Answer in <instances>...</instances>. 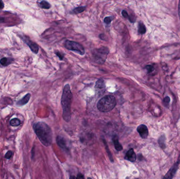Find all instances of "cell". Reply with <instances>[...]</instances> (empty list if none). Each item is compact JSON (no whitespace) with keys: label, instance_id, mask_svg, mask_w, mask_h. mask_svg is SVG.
Masks as SVG:
<instances>
[{"label":"cell","instance_id":"8992f818","mask_svg":"<svg viewBox=\"0 0 180 179\" xmlns=\"http://www.w3.org/2000/svg\"><path fill=\"white\" fill-rule=\"evenodd\" d=\"M95 91L99 97L104 94L105 91V85L102 79H100L97 81L95 85Z\"/></svg>","mask_w":180,"mask_h":179},{"label":"cell","instance_id":"e0dca14e","mask_svg":"<svg viewBox=\"0 0 180 179\" xmlns=\"http://www.w3.org/2000/svg\"><path fill=\"white\" fill-rule=\"evenodd\" d=\"M85 6H80V7H78V8H76L73 10V12H74L75 14H79L81 13L82 12L84 11L85 10Z\"/></svg>","mask_w":180,"mask_h":179},{"label":"cell","instance_id":"603a6c76","mask_svg":"<svg viewBox=\"0 0 180 179\" xmlns=\"http://www.w3.org/2000/svg\"><path fill=\"white\" fill-rule=\"evenodd\" d=\"M145 68H146L147 70H148V73H150V72H152L153 70V66H151V65H148V66H146L145 67Z\"/></svg>","mask_w":180,"mask_h":179},{"label":"cell","instance_id":"9a60e30c","mask_svg":"<svg viewBox=\"0 0 180 179\" xmlns=\"http://www.w3.org/2000/svg\"><path fill=\"white\" fill-rule=\"evenodd\" d=\"M40 6L44 9H49L50 8H51V5L50 4L49 2L46 1H42L41 2H40Z\"/></svg>","mask_w":180,"mask_h":179},{"label":"cell","instance_id":"f546056e","mask_svg":"<svg viewBox=\"0 0 180 179\" xmlns=\"http://www.w3.org/2000/svg\"><path fill=\"white\" fill-rule=\"evenodd\" d=\"M178 163H180V156H179V158H178Z\"/></svg>","mask_w":180,"mask_h":179},{"label":"cell","instance_id":"ba28073f","mask_svg":"<svg viewBox=\"0 0 180 179\" xmlns=\"http://www.w3.org/2000/svg\"><path fill=\"white\" fill-rule=\"evenodd\" d=\"M137 131L143 139H146L149 134V131L147 127L144 124H141L137 128Z\"/></svg>","mask_w":180,"mask_h":179},{"label":"cell","instance_id":"6da1fadb","mask_svg":"<svg viewBox=\"0 0 180 179\" xmlns=\"http://www.w3.org/2000/svg\"><path fill=\"white\" fill-rule=\"evenodd\" d=\"M34 132L36 134L41 143L49 147L52 142V131L51 129L46 123L38 122L33 126Z\"/></svg>","mask_w":180,"mask_h":179},{"label":"cell","instance_id":"52a82bcc","mask_svg":"<svg viewBox=\"0 0 180 179\" xmlns=\"http://www.w3.org/2000/svg\"><path fill=\"white\" fill-rule=\"evenodd\" d=\"M22 39L24 41L25 43L29 46V47L30 48L31 50L32 51L33 53L35 54H37L38 53L39 50V47L36 43L33 42L32 41H31L28 38H27L26 36H23Z\"/></svg>","mask_w":180,"mask_h":179},{"label":"cell","instance_id":"d6986e66","mask_svg":"<svg viewBox=\"0 0 180 179\" xmlns=\"http://www.w3.org/2000/svg\"><path fill=\"white\" fill-rule=\"evenodd\" d=\"M105 147H106V152H107L108 154V156H109V158H110V160L112 161V162H113V157H112L111 153L110 152V150H109V149H108V145H107L105 143Z\"/></svg>","mask_w":180,"mask_h":179},{"label":"cell","instance_id":"7402d4cb","mask_svg":"<svg viewBox=\"0 0 180 179\" xmlns=\"http://www.w3.org/2000/svg\"><path fill=\"white\" fill-rule=\"evenodd\" d=\"M12 154H13V153H12V152L11 151H9L8 152L6 153V156H5V158L8 159H9L11 158Z\"/></svg>","mask_w":180,"mask_h":179},{"label":"cell","instance_id":"30bf717a","mask_svg":"<svg viewBox=\"0 0 180 179\" xmlns=\"http://www.w3.org/2000/svg\"><path fill=\"white\" fill-rule=\"evenodd\" d=\"M57 142L59 147H61L62 149L64 150L67 149V143L64 138L60 136H58L57 138Z\"/></svg>","mask_w":180,"mask_h":179},{"label":"cell","instance_id":"3957f363","mask_svg":"<svg viewBox=\"0 0 180 179\" xmlns=\"http://www.w3.org/2000/svg\"><path fill=\"white\" fill-rule=\"evenodd\" d=\"M116 105V98L113 96L107 95L99 100L97 108L101 112L106 113L111 111Z\"/></svg>","mask_w":180,"mask_h":179},{"label":"cell","instance_id":"9c48e42d","mask_svg":"<svg viewBox=\"0 0 180 179\" xmlns=\"http://www.w3.org/2000/svg\"><path fill=\"white\" fill-rule=\"evenodd\" d=\"M124 159L125 160L132 162H135L137 159V156L134 151V150L133 149H130L126 153Z\"/></svg>","mask_w":180,"mask_h":179},{"label":"cell","instance_id":"ffe728a7","mask_svg":"<svg viewBox=\"0 0 180 179\" xmlns=\"http://www.w3.org/2000/svg\"><path fill=\"white\" fill-rule=\"evenodd\" d=\"M112 20H113L112 17H111V16L106 17L104 19V22H105V23L107 24H109L111 23V21H112Z\"/></svg>","mask_w":180,"mask_h":179},{"label":"cell","instance_id":"7c38bea8","mask_svg":"<svg viewBox=\"0 0 180 179\" xmlns=\"http://www.w3.org/2000/svg\"><path fill=\"white\" fill-rule=\"evenodd\" d=\"M112 140H113L114 145V147H115L116 150L118 151H121L123 149V147H122L121 144L119 143V138H118V136L116 135L114 136Z\"/></svg>","mask_w":180,"mask_h":179},{"label":"cell","instance_id":"484cf974","mask_svg":"<svg viewBox=\"0 0 180 179\" xmlns=\"http://www.w3.org/2000/svg\"><path fill=\"white\" fill-rule=\"evenodd\" d=\"M76 178H78V179H84V175L83 174H79L77 175Z\"/></svg>","mask_w":180,"mask_h":179},{"label":"cell","instance_id":"5bb4252c","mask_svg":"<svg viewBox=\"0 0 180 179\" xmlns=\"http://www.w3.org/2000/svg\"><path fill=\"white\" fill-rule=\"evenodd\" d=\"M146 27L143 23H140L138 24V32L139 34H144L146 33Z\"/></svg>","mask_w":180,"mask_h":179},{"label":"cell","instance_id":"8fae6325","mask_svg":"<svg viewBox=\"0 0 180 179\" xmlns=\"http://www.w3.org/2000/svg\"><path fill=\"white\" fill-rule=\"evenodd\" d=\"M178 163H177L175 164L174 166L172 167V168L171 169L170 171L167 172V174L164 177V178L171 179V178H172L173 177V176L174 175L175 172H176V170H177V168H178Z\"/></svg>","mask_w":180,"mask_h":179},{"label":"cell","instance_id":"2e32d148","mask_svg":"<svg viewBox=\"0 0 180 179\" xmlns=\"http://www.w3.org/2000/svg\"><path fill=\"white\" fill-rule=\"evenodd\" d=\"M20 124H21V121L17 118H13L10 121V124L12 126H18Z\"/></svg>","mask_w":180,"mask_h":179},{"label":"cell","instance_id":"4316f807","mask_svg":"<svg viewBox=\"0 0 180 179\" xmlns=\"http://www.w3.org/2000/svg\"><path fill=\"white\" fill-rule=\"evenodd\" d=\"M99 37H100V38L101 40H105V35L104 34H100Z\"/></svg>","mask_w":180,"mask_h":179},{"label":"cell","instance_id":"5b68a950","mask_svg":"<svg viewBox=\"0 0 180 179\" xmlns=\"http://www.w3.org/2000/svg\"><path fill=\"white\" fill-rule=\"evenodd\" d=\"M64 46L66 49L75 52L80 55H83L85 54V49L83 46L76 41L66 40L65 42Z\"/></svg>","mask_w":180,"mask_h":179},{"label":"cell","instance_id":"ac0fdd59","mask_svg":"<svg viewBox=\"0 0 180 179\" xmlns=\"http://www.w3.org/2000/svg\"><path fill=\"white\" fill-rule=\"evenodd\" d=\"M0 63L3 66H6L10 64V62H9V59L6 58V57H4V58H2L0 60Z\"/></svg>","mask_w":180,"mask_h":179},{"label":"cell","instance_id":"f1b7e54d","mask_svg":"<svg viewBox=\"0 0 180 179\" xmlns=\"http://www.w3.org/2000/svg\"><path fill=\"white\" fill-rule=\"evenodd\" d=\"M178 16H179V17H180V0H179V2H178Z\"/></svg>","mask_w":180,"mask_h":179},{"label":"cell","instance_id":"83f0119b","mask_svg":"<svg viewBox=\"0 0 180 179\" xmlns=\"http://www.w3.org/2000/svg\"><path fill=\"white\" fill-rule=\"evenodd\" d=\"M4 8V4L1 0H0V9H2Z\"/></svg>","mask_w":180,"mask_h":179},{"label":"cell","instance_id":"277c9868","mask_svg":"<svg viewBox=\"0 0 180 179\" xmlns=\"http://www.w3.org/2000/svg\"><path fill=\"white\" fill-rule=\"evenodd\" d=\"M108 53L109 49L108 47L105 46L95 49L93 52V57L95 62L100 64H102L106 60Z\"/></svg>","mask_w":180,"mask_h":179},{"label":"cell","instance_id":"7a4b0ae2","mask_svg":"<svg viewBox=\"0 0 180 179\" xmlns=\"http://www.w3.org/2000/svg\"><path fill=\"white\" fill-rule=\"evenodd\" d=\"M73 95L68 84L65 85L61 99V104L63 109V118L66 122H69L71 118V107Z\"/></svg>","mask_w":180,"mask_h":179},{"label":"cell","instance_id":"44dd1931","mask_svg":"<svg viewBox=\"0 0 180 179\" xmlns=\"http://www.w3.org/2000/svg\"><path fill=\"white\" fill-rule=\"evenodd\" d=\"M122 14L123 15V17L125 18V19H128L129 18V15L127 13V12L125 10H123L122 12Z\"/></svg>","mask_w":180,"mask_h":179},{"label":"cell","instance_id":"4fadbf2b","mask_svg":"<svg viewBox=\"0 0 180 179\" xmlns=\"http://www.w3.org/2000/svg\"><path fill=\"white\" fill-rule=\"evenodd\" d=\"M31 97V95L28 94L26 95L23 98H22L21 100H19L17 102V105L18 106H22L27 104L30 100Z\"/></svg>","mask_w":180,"mask_h":179},{"label":"cell","instance_id":"d4e9b609","mask_svg":"<svg viewBox=\"0 0 180 179\" xmlns=\"http://www.w3.org/2000/svg\"><path fill=\"white\" fill-rule=\"evenodd\" d=\"M170 101V99L169 97H166L164 99V102L165 104H169Z\"/></svg>","mask_w":180,"mask_h":179},{"label":"cell","instance_id":"cb8c5ba5","mask_svg":"<svg viewBox=\"0 0 180 179\" xmlns=\"http://www.w3.org/2000/svg\"><path fill=\"white\" fill-rule=\"evenodd\" d=\"M55 54H56L57 56L59 57V59H60V60H63V59L64 58V55L62 54L60 52H57L55 53Z\"/></svg>","mask_w":180,"mask_h":179}]
</instances>
